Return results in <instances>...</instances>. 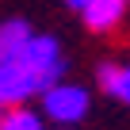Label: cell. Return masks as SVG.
<instances>
[{"label":"cell","mask_w":130,"mask_h":130,"mask_svg":"<svg viewBox=\"0 0 130 130\" xmlns=\"http://www.w3.org/2000/svg\"><path fill=\"white\" fill-rule=\"evenodd\" d=\"M92 107V92L73 80H57L42 92V115L57 126H77Z\"/></svg>","instance_id":"obj_1"},{"label":"cell","mask_w":130,"mask_h":130,"mask_svg":"<svg viewBox=\"0 0 130 130\" xmlns=\"http://www.w3.org/2000/svg\"><path fill=\"white\" fill-rule=\"evenodd\" d=\"M42 92H46V84L38 80V73L23 57L0 65V100H4V107H19V103H27L31 96H42Z\"/></svg>","instance_id":"obj_2"},{"label":"cell","mask_w":130,"mask_h":130,"mask_svg":"<svg viewBox=\"0 0 130 130\" xmlns=\"http://www.w3.org/2000/svg\"><path fill=\"white\" fill-rule=\"evenodd\" d=\"M19 57H23L31 69L38 73V80H42L46 88H50V84H57V80L65 77V54H61V42H57V38H50V35H35Z\"/></svg>","instance_id":"obj_3"},{"label":"cell","mask_w":130,"mask_h":130,"mask_svg":"<svg viewBox=\"0 0 130 130\" xmlns=\"http://www.w3.org/2000/svg\"><path fill=\"white\" fill-rule=\"evenodd\" d=\"M126 8H130V0H88V8L80 12V19H84L88 31L111 35V31H119V23L126 19Z\"/></svg>","instance_id":"obj_4"},{"label":"cell","mask_w":130,"mask_h":130,"mask_svg":"<svg viewBox=\"0 0 130 130\" xmlns=\"http://www.w3.org/2000/svg\"><path fill=\"white\" fill-rule=\"evenodd\" d=\"M31 38H35V27L27 19H4V23H0V65H4V61H15L27 50Z\"/></svg>","instance_id":"obj_5"},{"label":"cell","mask_w":130,"mask_h":130,"mask_svg":"<svg viewBox=\"0 0 130 130\" xmlns=\"http://www.w3.org/2000/svg\"><path fill=\"white\" fill-rule=\"evenodd\" d=\"M96 84H100L107 96H115L119 103H126V107H130V65L103 61L100 69H96Z\"/></svg>","instance_id":"obj_6"},{"label":"cell","mask_w":130,"mask_h":130,"mask_svg":"<svg viewBox=\"0 0 130 130\" xmlns=\"http://www.w3.org/2000/svg\"><path fill=\"white\" fill-rule=\"evenodd\" d=\"M0 130H46V122H42L38 111H31L27 103H19V107H8V111H4Z\"/></svg>","instance_id":"obj_7"},{"label":"cell","mask_w":130,"mask_h":130,"mask_svg":"<svg viewBox=\"0 0 130 130\" xmlns=\"http://www.w3.org/2000/svg\"><path fill=\"white\" fill-rule=\"evenodd\" d=\"M65 4H69L73 12H84V8H88V0H65Z\"/></svg>","instance_id":"obj_8"},{"label":"cell","mask_w":130,"mask_h":130,"mask_svg":"<svg viewBox=\"0 0 130 130\" xmlns=\"http://www.w3.org/2000/svg\"><path fill=\"white\" fill-rule=\"evenodd\" d=\"M4 111H8V107H4V100H0V119H4Z\"/></svg>","instance_id":"obj_9"},{"label":"cell","mask_w":130,"mask_h":130,"mask_svg":"<svg viewBox=\"0 0 130 130\" xmlns=\"http://www.w3.org/2000/svg\"><path fill=\"white\" fill-rule=\"evenodd\" d=\"M57 130H73V126H57Z\"/></svg>","instance_id":"obj_10"}]
</instances>
